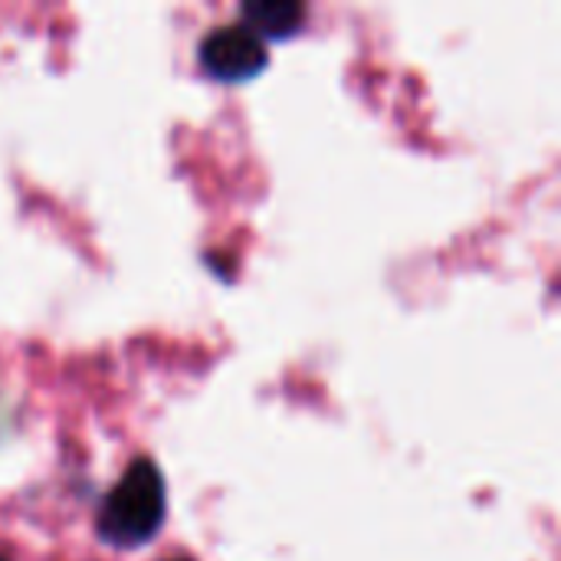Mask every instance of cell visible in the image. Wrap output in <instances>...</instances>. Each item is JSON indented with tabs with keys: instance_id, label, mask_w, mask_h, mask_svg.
Returning <instances> with one entry per match:
<instances>
[{
	"instance_id": "7a4b0ae2",
	"label": "cell",
	"mask_w": 561,
	"mask_h": 561,
	"mask_svg": "<svg viewBox=\"0 0 561 561\" xmlns=\"http://www.w3.org/2000/svg\"><path fill=\"white\" fill-rule=\"evenodd\" d=\"M201 66L220 82H243L266 66V46L247 26H220L201 43Z\"/></svg>"
},
{
	"instance_id": "3957f363",
	"label": "cell",
	"mask_w": 561,
	"mask_h": 561,
	"mask_svg": "<svg viewBox=\"0 0 561 561\" xmlns=\"http://www.w3.org/2000/svg\"><path fill=\"white\" fill-rule=\"evenodd\" d=\"M240 10H243V20H247L243 26L250 33H256L260 39L263 36L286 39L306 20V7L296 3V0H247Z\"/></svg>"
},
{
	"instance_id": "6da1fadb",
	"label": "cell",
	"mask_w": 561,
	"mask_h": 561,
	"mask_svg": "<svg viewBox=\"0 0 561 561\" xmlns=\"http://www.w3.org/2000/svg\"><path fill=\"white\" fill-rule=\"evenodd\" d=\"M164 523V480L151 460H135L99 513V536L108 546H141Z\"/></svg>"
},
{
	"instance_id": "277c9868",
	"label": "cell",
	"mask_w": 561,
	"mask_h": 561,
	"mask_svg": "<svg viewBox=\"0 0 561 561\" xmlns=\"http://www.w3.org/2000/svg\"><path fill=\"white\" fill-rule=\"evenodd\" d=\"M0 561H3V559H0Z\"/></svg>"
}]
</instances>
